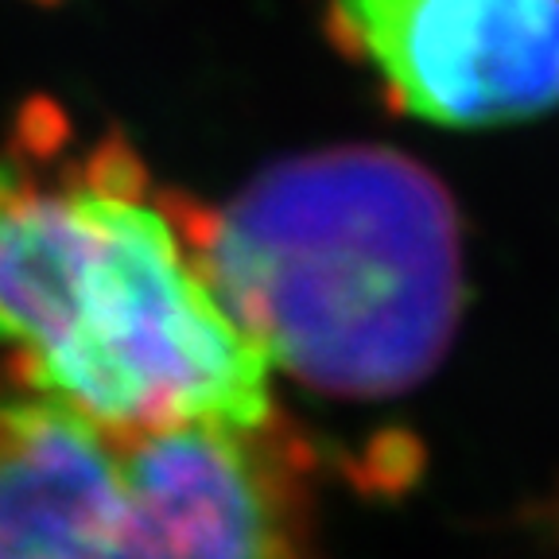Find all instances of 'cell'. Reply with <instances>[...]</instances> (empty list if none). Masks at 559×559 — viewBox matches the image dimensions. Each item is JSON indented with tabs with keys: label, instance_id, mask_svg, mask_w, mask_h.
Listing matches in <instances>:
<instances>
[{
	"label": "cell",
	"instance_id": "277c9868",
	"mask_svg": "<svg viewBox=\"0 0 559 559\" xmlns=\"http://www.w3.org/2000/svg\"><path fill=\"white\" fill-rule=\"evenodd\" d=\"M338 44L439 129H493L559 102V0H331Z\"/></svg>",
	"mask_w": 559,
	"mask_h": 559
},
{
	"label": "cell",
	"instance_id": "6da1fadb",
	"mask_svg": "<svg viewBox=\"0 0 559 559\" xmlns=\"http://www.w3.org/2000/svg\"><path fill=\"white\" fill-rule=\"evenodd\" d=\"M0 346L27 389L105 424L269 419V358L129 156L59 179L0 159Z\"/></svg>",
	"mask_w": 559,
	"mask_h": 559
},
{
	"label": "cell",
	"instance_id": "7a4b0ae2",
	"mask_svg": "<svg viewBox=\"0 0 559 559\" xmlns=\"http://www.w3.org/2000/svg\"><path fill=\"white\" fill-rule=\"evenodd\" d=\"M194 234L269 366L323 393H404L463 314L459 214L436 175L396 152L276 164Z\"/></svg>",
	"mask_w": 559,
	"mask_h": 559
},
{
	"label": "cell",
	"instance_id": "3957f363",
	"mask_svg": "<svg viewBox=\"0 0 559 559\" xmlns=\"http://www.w3.org/2000/svg\"><path fill=\"white\" fill-rule=\"evenodd\" d=\"M0 559H296L257 431L121 428L0 377Z\"/></svg>",
	"mask_w": 559,
	"mask_h": 559
}]
</instances>
